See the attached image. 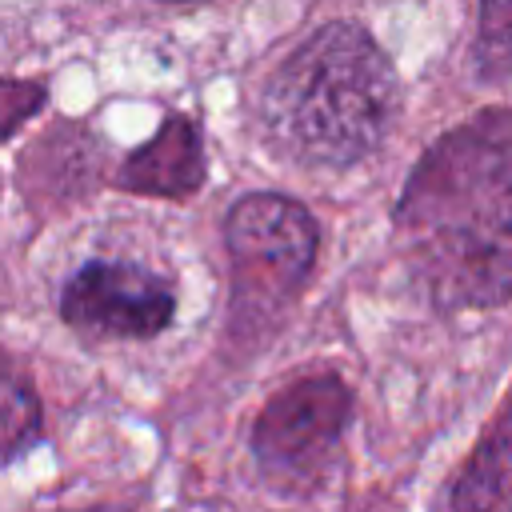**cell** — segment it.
I'll list each match as a JSON object with an SVG mask.
<instances>
[{"label": "cell", "instance_id": "1", "mask_svg": "<svg viewBox=\"0 0 512 512\" xmlns=\"http://www.w3.org/2000/svg\"><path fill=\"white\" fill-rule=\"evenodd\" d=\"M396 244L416 280L448 308L512 296V112L488 108L444 132L412 168Z\"/></svg>", "mask_w": 512, "mask_h": 512}, {"label": "cell", "instance_id": "2", "mask_svg": "<svg viewBox=\"0 0 512 512\" xmlns=\"http://www.w3.org/2000/svg\"><path fill=\"white\" fill-rule=\"evenodd\" d=\"M400 88L388 56L356 24H324L264 84L260 120L272 144L324 168L364 160L388 132Z\"/></svg>", "mask_w": 512, "mask_h": 512}, {"label": "cell", "instance_id": "3", "mask_svg": "<svg viewBox=\"0 0 512 512\" xmlns=\"http://www.w3.org/2000/svg\"><path fill=\"white\" fill-rule=\"evenodd\" d=\"M224 244L236 272V300L280 308L316 260V224L296 200L256 192L228 212Z\"/></svg>", "mask_w": 512, "mask_h": 512}, {"label": "cell", "instance_id": "4", "mask_svg": "<svg viewBox=\"0 0 512 512\" xmlns=\"http://www.w3.org/2000/svg\"><path fill=\"white\" fill-rule=\"evenodd\" d=\"M60 312L84 336L148 340L172 324L176 296L156 272L140 264L92 260L68 280Z\"/></svg>", "mask_w": 512, "mask_h": 512}, {"label": "cell", "instance_id": "5", "mask_svg": "<svg viewBox=\"0 0 512 512\" xmlns=\"http://www.w3.org/2000/svg\"><path fill=\"white\" fill-rule=\"evenodd\" d=\"M352 396L340 376H304L280 388L252 424V452L272 472H308L340 440Z\"/></svg>", "mask_w": 512, "mask_h": 512}, {"label": "cell", "instance_id": "6", "mask_svg": "<svg viewBox=\"0 0 512 512\" xmlns=\"http://www.w3.org/2000/svg\"><path fill=\"white\" fill-rule=\"evenodd\" d=\"M116 184L140 196H192L204 184V148L196 124L184 116H168L160 132L120 164Z\"/></svg>", "mask_w": 512, "mask_h": 512}, {"label": "cell", "instance_id": "7", "mask_svg": "<svg viewBox=\"0 0 512 512\" xmlns=\"http://www.w3.org/2000/svg\"><path fill=\"white\" fill-rule=\"evenodd\" d=\"M452 512H512V396L456 476Z\"/></svg>", "mask_w": 512, "mask_h": 512}, {"label": "cell", "instance_id": "8", "mask_svg": "<svg viewBox=\"0 0 512 512\" xmlns=\"http://www.w3.org/2000/svg\"><path fill=\"white\" fill-rule=\"evenodd\" d=\"M40 432V400L20 368L0 352V460L24 452Z\"/></svg>", "mask_w": 512, "mask_h": 512}, {"label": "cell", "instance_id": "9", "mask_svg": "<svg viewBox=\"0 0 512 512\" xmlns=\"http://www.w3.org/2000/svg\"><path fill=\"white\" fill-rule=\"evenodd\" d=\"M476 72L492 80L512 72V0H480Z\"/></svg>", "mask_w": 512, "mask_h": 512}, {"label": "cell", "instance_id": "10", "mask_svg": "<svg viewBox=\"0 0 512 512\" xmlns=\"http://www.w3.org/2000/svg\"><path fill=\"white\" fill-rule=\"evenodd\" d=\"M44 88L32 80H0V140H8L24 120H32L44 104Z\"/></svg>", "mask_w": 512, "mask_h": 512}, {"label": "cell", "instance_id": "11", "mask_svg": "<svg viewBox=\"0 0 512 512\" xmlns=\"http://www.w3.org/2000/svg\"><path fill=\"white\" fill-rule=\"evenodd\" d=\"M92 512H108V508H92Z\"/></svg>", "mask_w": 512, "mask_h": 512}]
</instances>
